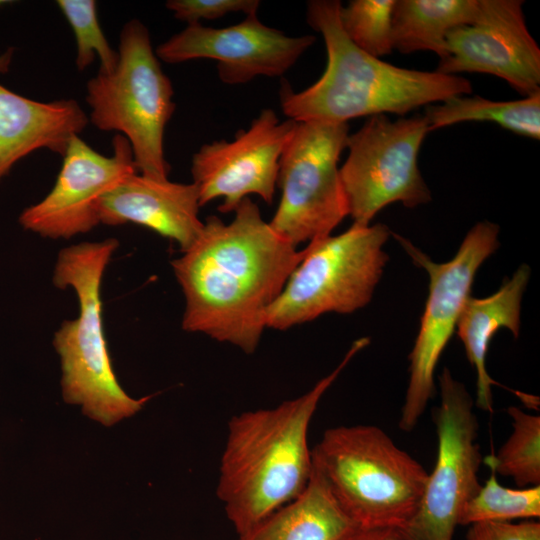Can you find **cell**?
Segmentation results:
<instances>
[{
  "mask_svg": "<svg viewBox=\"0 0 540 540\" xmlns=\"http://www.w3.org/2000/svg\"><path fill=\"white\" fill-rule=\"evenodd\" d=\"M360 529L313 465L303 492L238 540H353Z\"/></svg>",
  "mask_w": 540,
  "mask_h": 540,
  "instance_id": "19",
  "label": "cell"
},
{
  "mask_svg": "<svg viewBox=\"0 0 540 540\" xmlns=\"http://www.w3.org/2000/svg\"><path fill=\"white\" fill-rule=\"evenodd\" d=\"M113 154L98 153L79 136L71 139L50 192L19 215L20 226L49 239H70L93 230L99 222L100 198L138 172L128 140L115 134Z\"/></svg>",
  "mask_w": 540,
  "mask_h": 540,
  "instance_id": "13",
  "label": "cell"
},
{
  "mask_svg": "<svg viewBox=\"0 0 540 540\" xmlns=\"http://www.w3.org/2000/svg\"><path fill=\"white\" fill-rule=\"evenodd\" d=\"M478 11L479 0H395L393 49L404 54L432 51L442 60L448 33L472 23Z\"/></svg>",
  "mask_w": 540,
  "mask_h": 540,
  "instance_id": "20",
  "label": "cell"
},
{
  "mask_svg": "<svg viewBox=\"0 0 540 540\" xmlns=\"http://www.w3.org/2000/svg\"><path fill=\"white\" fill-rule=\"evenodd\" d=\"M313 465L362 529L405 526L416 513L428 472L375 425L332 427L312 448Z\"/></svg>",
  "mask_w": 540,
  "mask_h": 540,
  "instance_id": "5",
  "label": "cell"
},
{
  "mask_svg": "<svg viewBox=\"0 0 540 540\" xmlns=\"http://www.w3.org/2000/svg\"><path fill=\"white\" fill-rule=\"evenodd\" d=\"M165 6L174 17L187 25L200 20H215L230 13L257 14L259 0H169Z\"/></svg>",
  "mask_w": 540,
  "mask_h": 540,
  "instance_id": "26",
  "label": "cell"
},
{
  "mask_svg": "<svg viewBox=\"0 0 540 540\" xmlns=\"http://www.w3.org/2000/svg\"><path fill=\"white\" fill-rule=\"evenodd\" d=\"M88 122L74 99L36 101L0 84V182L34 151L47 149L63 156Z\"/></svg>",
  "mask_w": 540,
  "mask_h": 540,
  "instance_id": "17",
  "label": "cell"
},
{
  "mask_svg": "<svg viewBox=\"0 0 540 540\" xmlns=\"http://www.w3.org/2000/svg\"><path fill=\"white\" fill-rule=\"evenodd\" d=\"M440 403L435 409L437 457L428 473L419 507L397 529L405 540H452L463 508L479 491L482 463L478 420L465 385L448 368L439 376Z\"/></svg>",
  "mask_w": 540,
  "mask_h": 540,
  "instance_id": "11",
  "label": "cell"
},
{
  "mask_svg": "<svg viewBox=\"0 0 540 540\" xmlns=\"http://www.w3.org/2000/svg\"><path fill=\"white\" fill-rule=\"evenodd\" d=\"M513 431L496 455L483 463L496 474L511 477L519 488L540 485V416L516 406L507 409Z\"/></svg>",
  "mask_w": 540,
  "mask_h": 540,
  "instance_id": "22",
  "label": "cell"
},
{
  "mask_svg": "<svg viewBox=\"0 0 540 540\" xmlns=\"http://www.w3.org/2000/svg\"><path fill=\"white\" fill-rule=\"evenodd\" d=\"M57 6L69 23L76 42L75 64L80 71L100 60L99 72L109 73L118 63L119 54L114 50L100 26L94 0H58Z\"/></svg>",
  "mask_w": 540,
  "mask_h": 540,
  "instance_id": "25",
  "label": "cell"
},
{
  "mask_svg": "<svg viewBox=\"0 0 540 540\" xmlns=\"http://www.w3.org/2000/svg\"><path fill=\"white\" fill-rule=\"evenodd\" d=\"M118 54L113 71H98L87 82L88 120L97 129L114 131L128 140L140 174L168 179L164 133L176 107L174 89L140 20L124 24Z\"/></svg>",
  "mask_w": 540,
  "mask_h": 540,
  "instance_id": "6",
  "label": "cell"
},
{
  "mask_svg": "<svg viewBox=\"0 0 540 540\" xmlns=\"http://www.w3.org/2000/svg\"><path fill=\"white\" fill-rule=\"evenodd\" d=\"M466 540H540L536 519L513 522H478L469 525Z\"/></svg>",
  "mask_w": 540,
  "mask_h": 540,
  "instance_id": "27",
  "label": "cell"
},
{
  "mask_svg": "<svg viewBox=\"0 0 540 540\" xmlns=\"http://www.w3.org/2000/svg\"><path fill=\"white\" fill-rule=\"evenodd\" d=\"M392 232L381 223L352 224L310 241L301 262L269 307L266 328L287 330L326 313L350 314L371 300L388 256Z\"/></svg>",
  "mask_w": 540,
  "mask_h": 540,
  "instance_id": "7",
  "label": "cell"
},
{
  "mask_svg": "<svg viewBox=\"0 0 540 540\" xmlns=\"http://www.w3.org/2000/svg\"><path fill=\"white\" fill-rule=\"evenodd\" d=\"M348 136L347 123L300 121L283 150L281 198L269 224L296 247L331 235L349 215L338 167Z\"/></svg>",
  "mask_w": 540,
  "mask_h": 540,
  "instance_id": "9",
  "label": "cell"
},
{
  "mask_svg": "<svg viewBox=\"0 0 540 540\" xmlns=\"http://www.w3.org/2000/svg\"><path fill=\"white\" fill-rule=\"evenodd\" d=\"M296 124L292 119L281 121L273 109L265 108L232 140L202 145L191 160L192 183L200 206L222 198L218 210L234 212L252 194L272 204L279 161Z\"/></svg>",
  "mask_w": 540,
  "mask_h": 540,
  "instance_id": "12",
  "label": "cell"
},
{
  "mask_svg": "<svg viewBox=\"0 0 540 540\" xmlns=\"http://www.w3.org/2000/svg\"><path fill=\"white\" fill-rule=\"evenodd\" d=\"M171 261L185 299L182 329L255 352L266 314L303 259L266 222L250 197L230 223L209 216L195 239Z\"/></svg>",
  "mask_w": 540,
  "mask_h": 540,
  "instance_id": "1",
  "label": "cell"
},
{
  "mask_svg": "<svg viewBox=\"0 0 540 540\" xmlns=\"http://www.w3.org/2000/svg\"><path fill=\"white\" fill-rule=\"evenodd\" d=\"M490 471L484 485L463 508L459 525L539 519L540 485L508 488L499 483L493 470Z\"/></svg>",
  "mask_w": 540,
  "mask_h": 540,
  "instance_id": "23",
  "label": "cell"
},
{
  "mask_svg": "<svg viewBox=\"0 0 540 540\" xmlns=\"http://www.w3.org/2000/svg\"><path fill=\"white\" fill-rule=\"evenodd\" d=\"M423 115L429 131L466 121H489L516 134L540 139V92L514 101L455 96L428 105Z\"/></svg>",
  "mask_w": 540,
  "mask_h": 540,
  "instance_id": "21",
  "label": "cell"
},
{
  "mask_svg": "<svg viewBox=\"0 0 540 540\" xmlns=\"http://www.w3.org/2000/svg\"><path fill=\"white\" fill-rule=\"evenodd\" d=\"M394 4L395 0H351L340 8L341 27L366 53L377 58L391 54Z\"/></svg>",
  "mask_w": 540,
  "mask_h": 540,
  "instance_id": "24",
  "label": "cell"
},
{
  "mask_svg": "<svg viewBox=\"0 0 540 540\" xmlns=\"http://www.w3.org/2000/svg\"><path fill=\"white\" fill-rule=\"evenodd\" d=\"M118 247L115 238L65 247L52 274L54 286L71 288L79 305L78 316L64 320L52 339L60 364L61 397L105 428L134 417L151 399L135 398L120 385L105 337L102 281Z\"/></svg>",
  "mask_w": 540,
  "mask_h": 540,
  "instance_id": "4",
  "label": "cell"
},
{
  "mask_svg": "<svg viewBox=\"0 0 540 540\" xmlns=\"http://www.w3.org/2000/svg\"><path fill=\"white\" fill-rule=\"evenodd\" d=\"M530 272L529 266L522 264L492 295L469 297L456 326L467 359L476 370V406L486 412H493L492 386L497 384L486 369L489 344L501 328H507L515 338L519 336L522 297Z\"/></svg>",
  "mask_w": 540,
  "mask_h": 540,
  "instance_id": "18",
  "label": "cell"
},
{
  "mask_svg": "<svg viewBox=\"0 0 540 540\" xmlns=\"http://www.w3.org/2000/svg\"><path fill=\"white\" fill-rule=\"evenodd\" d=\"M353 540H405L397 529L375 528L360 529Z\"/></svg>",
  "mask_w": 540,
  "mask_h": 540,
  "instance_id": "28",
  "label": "cell"
},
{
  "mask_svg": "<svg viewBox=\"0 0 540 540\" xmlns=\"http://www.w3.org/2000/svg\"><path fill=\"white\" fill-rule=\"evenodd\" d=\"M428 132L424 115L392 121L378 114L349 134L348 156L339 172L354 224L370 225L392 203L414 208L431 201L418 167L420 147Z\"/></svg>",
  "mask_w": 540,
  "mask_h": 540,
  "instance_id": "10",
  "label": "cell"
},
{
  "mask_svg": "<svg viewBox=\"0 0 540 540\" xmlns=\"http://www.w3.org/2000/svg\"><path fill=\"white\" fill-rule=\"evenodd\" d=\"M369 342L355 340L337 367L301 396L228 422L216 494L238 539L306 488L313 469L311 420L323 395Z\"/></svg>",
  "mask_w": 540,
  "mask_h": 540,
  "instance_id": "2",
  "label": "cell"
},
{
  "mask_svg": "<svg viewBox=\"0 0 540 540\" xmlns=\"http://www.w3.org/2000/svg\"><path fill=\"white\" fill-rule=\"evenodd\" d=\"M341 6L338 0L307 3V23L324 39L327 64L302 91L282 84L280 105L288 119L347 123L386 113L403 117L420 106L472 93L464 77L398 67L361 50L341 27Z\"/></svg>",
  "mask_w": 540,
  "mask_h": 540,
  "instance_id": "3",
  "label": "cell"
},
{
  "mask_svg": "<svg viewBox=\"0 0 540 540\" xmlns=\"http://www.w3.org/2000/svg\"><path fill=\"white\" fill-rule=\"evenodd\" d=\"M498 234L499 227L495 223H476L454 257L443 263L434 262L409 240L393 234L412 261L429 276L428 297L409 355V380L398 423L404 432L416 427L435 393L434 375L438 361L471 297L478 269L499 246Z\"/></svg>",
  "mask_w": 540,
  "mask_h": 540,
  "instance_id": "8",
  "label": "cell"
},
{
  "mask_svg": "<svg viewBox=\"0 0 540 540\" xmlns=\"http://www.w3.org/2000/svg\"><path fill=\"white\" fill-rule=\"evenodd\" d=\"M6 3H11V2L10 1L0 0V6L4 5ZM12 56H13V49L12 48H9L4 53L0 54V73H5V72H7L9 70L10 63H11V60H12Z\"/></svg>",
  "mask_w": 540,
  "mask_h": 540,
  "instance_id": "29",
  "label": "cell"
},
{
  "mask_svg": "<svg viewBox=\"0 0 540 540\" xmlns=\"http://www.w3.org/2000/svg\"><path fill=\"white\" fill-rule=\"evenodd\" d=\"M520 0H479L475 20L451 30L436 72L486 73L527 97L540 92V49L528 31Z\"/></svg>",
  "mask_w": 540,
  "mask_h": 540,
  "instance_id": "15",
  "label": "cell"
},
{
  "mask_svg": "<svg viewBox=\"0 0 540 540\" xmlns=\"http://www.w3.org/2000/svg\"><path fill=\"white\" fill-rule=\"evenodd\" d=\"M200 207L192 182H173L135 172L100 198L97 213L100 224L141 225L175 241L184 251L202 230Z\"/></svg>",
  "mask_w": 540,
  "mask_h": 540,
  "instance_id": "16",
  "label": "cell"
},
{
  "mask_svg": "<svg viewBox=\"0 0 540 540\" xmlns=\"http://www.w3.org/2000/svg\"><path fill=\"white\" fill-rule=\"evenodd\" d=\"M315 40L313 35H286L251 14L223 28L187 25L157 46L155 53L170 64L215 60L218 78L227 85H240L258 76H283Z\"/></svg>",
  "mask_w": 540,
  "mask_h": 540,
  "instance_id": "14",
  "label": "cell"
}]
</instances>
